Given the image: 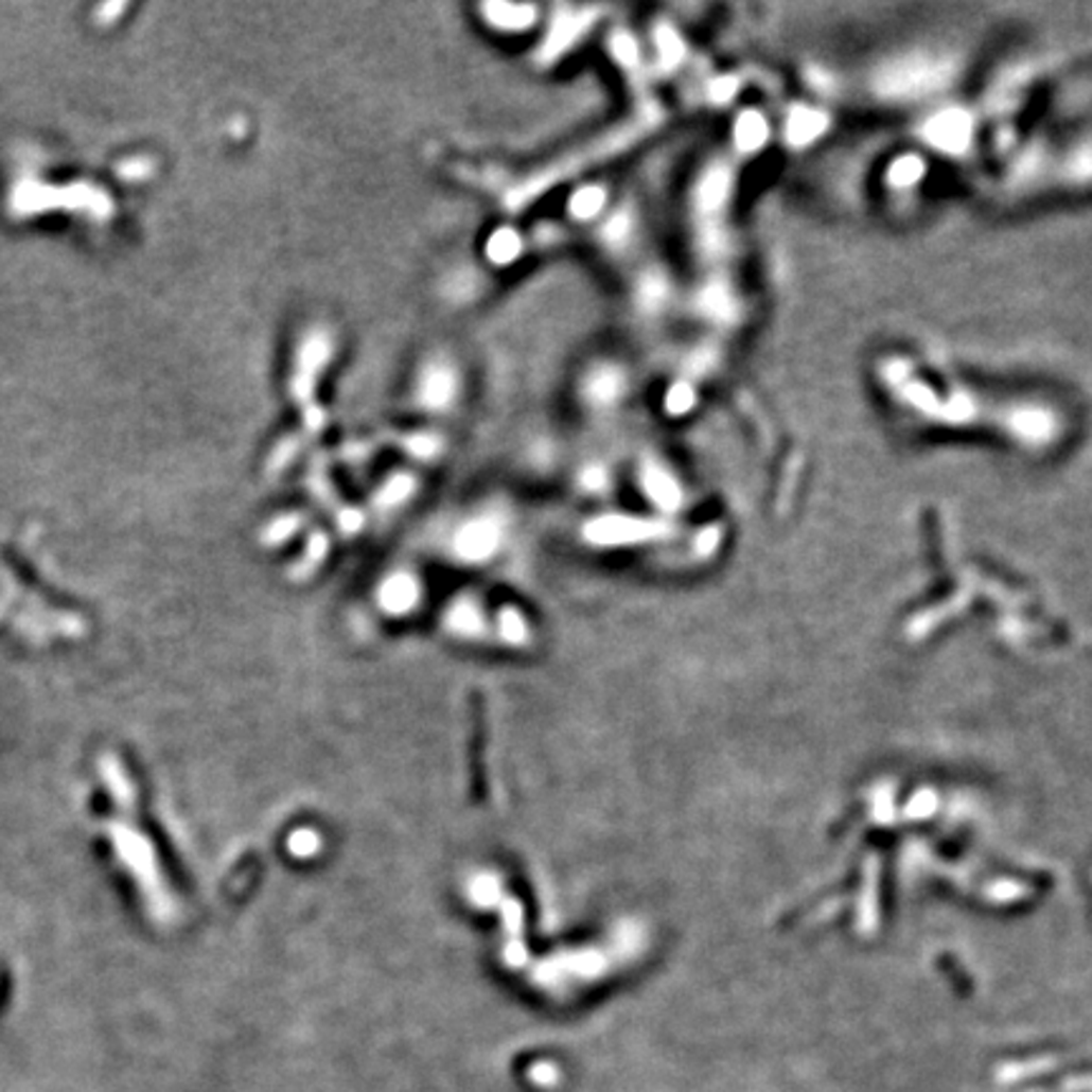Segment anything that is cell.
Segmentation results:
<instances>
[{"label": "cell", "instance_id": "obj_1", "mask_svg": "<svg viewBox=\"0 0 1092 1092\" xmlns=\"http://www.w3.org/2000/svg\"><path fill=\"white\" fill-rule=\"evenodd\" d=\"M458 380L456 372L445 365H430L423 372V380H420V400H423L425 407L430 410H445L451 407L453 398H456Z\"/></svg>", "mask_w": 1092, "mask_h": 1092}, {"label": "cell", "instance_id": "obj_2", "mask_svg": "<svg viewBox=\"0 0 1092 1092\" xmlns=\"http://www.w3.org/2000/svg\"><path fill=\"white\" fill-rule=\"evenodd\" d=\"M534 8L531 5H514V3H489L483 5L486 21L496 29L518 31L534 23Z\"/></svg>", "mask_w": 1092, "mask_h": 1092}, {"label": "cell", "instance_id": "obj_3", "mask_svg": "<svg viewBox=\"0 0 1092 1092\" xmlns=\"http://www.w3.org/2000/svg\"><path fill=\"white\" fill-rule=\"evenodd\" d=\"M620 385H622L620 374H617L615 370H610V367H602V370L592 372L587 377V383H584V398H587L592 405L604 407L617 398Z\"/></svg>", "mask_w": 1092, "mask_h": 1092}, {"label": "cell", "instance_id": "obj_4", "mask_svg": "<svg viewBox=\"0 0 1092 1092\" xmlns=\"http://www.w3.org/2000/svg\"><path fill=\"white\" fill-rule=\"evenodd\" d=\"M460 544V551L469 557H483L489 554V551L493 549V544H496V524L491 522H473L463 529V534H460L458 539Z\"/></svg>", "mask_w": 1092, "mask_h": 1092}, {"label": "cell", "instance_id": "obj_5", "mask_svg": "<svg viewBox=\"0 0 1092 1092\" xmlns=\"http://www.w3.org/2000/svg\"><path fill=\"white\" fill-rule=\"evenodd\" d=\"M522 251V239L514 233V230H496L491 235L489 246H486V253L489 259L496 263V266H504V263H511Z\"/></svg>", "mask_w": 1092, "mask_h": 1092}, {"label": "cell", "instance_id": "obj_6", "mask_svg": "<svg viewBox=\"0 0 1092 1092\" xmlns=\"http://www.w3.org/2000/svg\"><path fill=\"white\" fill-rule=\"evenodd\" d=\"M327 354H329L327 337H312L306 341L304 352H301V359H299V367H301V372H304V377H312V374L317 372L321 365H324Z\"/></svg>", "mask_w": 1092, "mask_h": 1092}, {"label": "cell", "instance_id": "obj_7", "mask_svg": "<svg viewBox=\"0 0 1092 1092\" xmlns=\"http://www.w3.org/2000/svg\"><path fill=\"white\" fill-rule=\"evenodd\" d=\"M602 200H604V195L600 188H582V190H577L575 197H571L569 210H571V215H577V218H592V215L602 208Z\"/></svg>", "mask_w": 1092, "mask_h": 1092}]
</instances>
